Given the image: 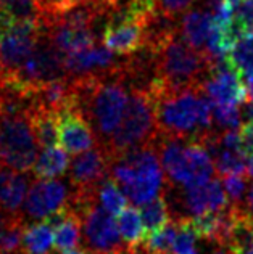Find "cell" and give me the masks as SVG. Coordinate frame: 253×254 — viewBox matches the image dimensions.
I'll return each mask as SVG.
<instances>
[{
    "instance_id": "obj_1",
    "label": "cell",
    "mask_w": 253,
    "mask_h": 254,
    "mask_svg": "<svg viewBox=\"0 0 253 254\" xmlns=\"http://www.w3.org/2000/svg\"><path fill=\"white\" fill-rule=\"evenodd\" d=\"M152 77L169 89L200 87L211 76L216 62L184 41L176 23L155 16L150 24L149 44Z\"/></svg>"
},
{
    "instance_id": "obj_2",
    "label": "cell",
    "mask_w": 253,
    "mask_h": 254,
    "mask_svg": "<svg viewBox=\"0 0 253 254\" xmlns=\"http://www.w3.org/2000/svg\"><path fill=\"white\" fill-rule=\"evenodd\" d=\"M132 82L131 57L126 68L113 74L73 79L78 108L94 129L98 145L105 146L108 143L121 124Z\"/></svg>"
},
{
    "instance_id": "obj_3",
    "label": "cell",
    "mask_w": 253,
    "mask_h": 254,
    "mask_svg": "<svg viewBox=\"0 0 253 254\" xmlns=\"http://www.w3.org/2000/svg\"><path fill=\"white\" fill-rule=\"evenodd\" d=\"M149 87L155 98L158 135L198 142L213 129V102L200 87L169 89L157 79Z\"/></svg>"
},
{
    "instance_id": "obj_4",
    "label": "cell",
    "mask_w": 253,
    "mask_h": 254,
    "mask_svg": "<svg viewBox=\"0 0 253 254\" xmlns=\"http://www.w3.org/2000/svg\"><path fill=\"white\" fill-rule=\"evenodd\" d=\"M110 177L119 184L132 206L153 201L166 190L157 142L132 150L111 161Z\"/></svg>"
},
{
    "instance_id": "obj_5",
    "label": "cell",
    "mask_w": 253,
    "mask_h": 254,
    "mask_svg": "<svg viewBox=\"0 0 253 254\" xmlns=\"http://www.w3.org/2000/svg\"><path fill=\"white\" fill-rule=\"evenodd\" d=\"M157 138L158 127L155 98L149 82H132L123 121L113 133L110 142L105 145V148L113 161L132 150L157 142Z\"/></svg>"
},
{
    "instance_id": "obj_6",
    "label": "cell",
    "mask_w": 253,
    "mask_h": 254,
    "mask_svg": "<svg viewBox=\"0 0 253 254\" xmlns=\"http://www.w3.org/2000/svg\"><path fill=\"white\" fill-rule=\"evenodd\" d=\"M83 217L84 248L92 254H132L123 243L118 224L97 199V190L84 195L71 193V203Z\"/></svg>"
},
{
    "instance_id": "obj_7",
    "label": "cell",
    "mask_w": 253,
    "mask_h": 254,
    "mask_svg": "<svg viewBox=\"0 0 253 254\" xmlns=\"http://www.w3.org/2000/svg\"><path fill=\"white\" fill-rule=\"evenodd\" d=\"M39 148L28 111L0 115V168L31 174Z\"/></svg>"
},
{
    "instance_id": "obj_8",
    "label": "cell",
    "mask_w": 253,
    "mask_h": 254,
    "mask_svg": "<svg viewBox=\"0 0 253 254\" xmlns=\"http://www.w3.org/2000/svg\"><path fill=\"white\" fill-rule=\"evenodd\" d=\"M155 18L145 19L131 16L124 11H113L105 19L100 31V42L119 57H132L149 44L150 24Z\"/></svg>"
},
{
    "instance_id": "obj_9",
    "label": "cell",
    "mask_w": 253,
    "mask_h": 254,
    "mask_svg": "<svg viewBox=\"0 0 253 254\" xmlns=\"http://www.w3.org/2000/svg\"><path fill=\"white\" fill-rule=\"evenodd\" d=\"M71 203V190L62 180H32L28 196L23 204V216L32 220H45L53 214L68 208Z\"/></svg>"
},
{
    "instance_id": "obj_10",
    "label": "cell",
    "mask_w": 253,
    "mask_h": 254,
    "mask_svg": "<svg viewBox=\"0 0 253 254\" xmlns=\"http://www.w3.org/2000/svg\"><path fill=\"white\" fill-rule=\"evenodd\" d=\"M129 57H119L103 45H94L63 57L66 76L71 79L106 76L126 68Z\"/></svg>"
},
{
    "instance_id": "obj_11",
    "label": "cell",
    "mask_w": 253,
    "mask_h": 254,
    "mask_svg": "<svg viewBox=\"0 0 253 254\" xmlns=\"http://www.w3.org/2000/svg\"><path fill=\"white\" fill-rule=\"evenodd\" d=\"M111 158L105 146L97 145L84 151L71 161L70 185L73 193L95 191L106 177H110Z\"/></svg>"
},
{
    "instance_id": "obj_12",
    "label": "cell",
    "mask_w": 253,
    "mask_h": 254,
    "mask_svg": "<svg viewBox=\"0 0 253 254\" xmlns=\"http://www.w3.org/2000/svg\"><path fill=\"white\" fill-rule=\"evenodd\" d=\"M202 92L216 105H244L249 90L242 74L231 64L228 58L216 62L211 76L200 85Z\"/></svg>"
},
{
    "instance_id": "obj_13",
    "label": "cell",
    "mask_w": 253,
    "mask_h": 254,
    "mask_svg": "<svg viewBox=\"0 0 253 254\" xmlns=\"http://www.w3.org/2000/svg\"><path fill=\"white\" fill-rule=\"evenodd\" d=\"M177 201L184 211L182 219L202 217L210 212L226 211L231 206L228 193H226L219 179H213L205 185L179 189Z\"/></svg>"
},
{
    "instance_id": "obj_14",
    "label": "cell",
    "mask_w": 253,
    "mask_h": 254,
    "mask_svg": "<svg viewBox=\"0 0 253 254\" xmlns=\"http://www.w3.org/2000/svg\"><path fill=\"white\" fill-rule=\"evenodd\" d=\"M58 140L68 155H81L98 145L94 129L79 108L65 110L58 115Z\"/></svg>"
},
{
    "instance_id": "obj_15",
    "label": "cell",
    "mask_w": 253,
    "mask_h": 254,
    "mask_svg": "<svg viewBox=\"0 0 253 254\" xmlns=\"http://www.w3.org/2000/svg\"><path fill=\"white\" fill-rule=\"evenodd\" d=\"M157 146L168 190L192 187V174L189 169L187 156H185L187 142L181 138L158 135Z\"/></svg>"
},
{
    "instance_id": "obj_16",
    "label": "cell",
    "mask_w": 253,
    "mask_h": 254,
    "mask_svg": "<svg viewBox=\"0 0 253 254\" xmlns=\"http://www.w3.org/2000/svg\"><path fill=\"white\" fill-rule=\"evenodd\" d=\"M31 174L0 168V209L11 216H21V206L32 184Z\"/></svg>"
},
{
    "instance_id": "obj_17",
    "label": "cell",
    "mask_w": 253,
    "mask_h": 254,
    "mask_svg": "<svg viewBox=\"0 0 253 254\" xmlns=\"http://www.w3.org/2000/svg\"><path fill=\"white\" fill-rule=\"evenodd\" d=\"M45 36L52 42V45L62 53V55H70L85 49H90L98 44L100 36L95 29H79L70 28V26H49L44 28Z\"/></svg>"
},
{
    "instance_id": "obj_18",
    "label": "cell",
    "mask_w": 253,
    "mask_h": 254,
    "mask_svg": "<svg viewBox=\"0 0 253 254\" xmlns=\"http://www.w3.org/2000/svg\"><path fill=\"white\" fill-rule=\"evenodd\" d=\"M213 28V13L206 8H192L179 18L177 31L190 47L198 52H206L210 32Z\"/></svg>"
},
{
    "instance_id": "obj_19",
    "label": "cell",
    "mask_w": 253,
    "mask_h": 254,
    "mask_svg": "<svg viewBox=\"0 0 253 254\" xmlns=\"http://www.w3.org/2000/svg\"><path fill=\"white\" fill-rule=\"evenodd\" d=\"M83 238V217L70 204L65 211L62 220L53 227V240H55V251L58 254L68 253L79 248Z\"/></svg>"
},
{
    "instance_id": "obj_20",
    "label": "cell",
    "mask_w": 253,
    "mask_h": 254,
    "mask_svg": "<svg viewBox=\"0 0 253 254\" xmlns=\"http://www.w3.org/2000/svg\"><path fill=\"white\" fill-rule=\"evenodd\" d=\"M28 115L31 119L32 129H34L36 138L39 146L44 148H52L60 143L58 140V115L52 110L37 103H31Z\"/></svg>"
},
{
    "instance_id": "obj_21",
    "label": "cell",
    "mask_w": 253,
    "mask_h": 254,
    "mask_svg": "<svg viewBox=\"0 0 253 254\" xmlns=\"http://www.w3.org/2000/svg\"><path fill=\"white\" fill-rule=\"evenodd\" d=\"M55 240H53V227L41 222L26 224L21 238V251L19 254H55Z\"/></svg>"
},
{
    "instance_id": "obj_22",
    "label": "cell",
    "mask_w": 253,
    "mask_h": 254,
    "mask_svg": "<svg viewBox=\"0 0 253 254\" xmlns=\"http://www.w3.org/2000/svg\"><path fill=\"white\" fill-rule=\"evenodd\" d=\"M71 159L63 148L52 146L44 148L34 163V168L31 171V176L39 180H50L65 176L66 171H70Z\"/></svg>"
},
{
    "instance_id": "obj_23",
    "label": "cell",
    "mask_w": 253,
    "mask_h": 254,
    "mask_svg": "<svg viewBox=\"0 0 253 254\" xmlns=\"http://www.w3.org/2000/svg\"><path fill=\"white\" fill-rule=\"evenodd\" d=\"M118 230L123 243L132 254H137L139 248L147 238V232L141 217V211L136 206H128L121 214H118Z\"/></svg>"
},
{
    "instance_id": "obj_24",
    "label": "cell",
    "mask_w": 253,
    "mask_h": 254,
    "mask_svg": "<svg viewBox=\"0 0 253 254\" xmlns=\"http://www.w3.org/2000/svg\"><path fill=\"white\" fill-rule=\"evenodd\" d=\"M185 156H187L189 169L192 174V187L205 185L215 179V161L208 151L198 142H187L185 146Z\"/></svg>"
},
{
    "instance_id": "obj_25",
    "label": "cell",
    "mask_w": 253,
    "mask_h": 254,
    "mask_svg": "<svg viewBox=\"0 0 253 254\" xmlns=\"http://www.w3.org/2000/svg\"><path fill=\"white\" fill-rule=\"evenodd\" d=\"M141 217L145 227V232H147V237L162 230L166 224L171 222L172 217H171L169 201L166 199V190L158 198L153 199V201L142 206Z\"/></svg>"
},
{
    "instance_id": "obj_26",
    "label": "cell",
    "mask_w": 253,
    "mask_h": 254,
    "mask_svg": "<svg viewBox=\"0 0 253 254\" xmlns=\"http://www.w3.org/2000/svg\"><path fill=\"white\" fill-rule=\"evenodd\" d=\"M97 199L102 208L111 216L121 214L128 208V196H126V193L119 187V184L115 182L111 177H106L97 187Z\"/></svg>"
},
{
    "instance_id": "obj_27",
    "label": "cell",
    "mask_w": 253,
    "mask_h": 254,
    "mask_svg": "<svg viewBox=\"0 0 253 254\" xmlns=\"http://www.w3.org/2000/svg\"><path fill=\"white\" fill-rule=\"evenodd\" d=\"M0 15L11 19L42 21L39 0H0Z\"/></svg>"
},
{
    "instance_id": "obj_28",
    "label": "cell",
    "mask_w": 253,
    "mask_h": 254,
    "mask_svg": "<svg viewBox=\"0 0 253 254\" xmlns=\"http://www.w3.org/2000/svg\"><path fill=\"white\" fill-rule=\"evenodd\" d=\"M231 64L241 72L242 77L253 72V36L241 39L228 55Z\"/></svg>"
},
{
    "instance_id": "obj_29",
    "label": "cell",
    "mask_w": 253,
    "mask_h": 254,
    "mask_svg": "<svg viewBox=\"0 0 253 254\" xmlns=\"http://www.w3.org/2000/svg\"><path fill=\"white\" fill-rule=\"evenodd\" d=\"M215 168L219 176H244L247 174V159L241 153L223 150L215 158Z\"/></svg>"
},
{
    "instance_id": "obj_30",
    "label": "cell",
    "mask_w": 253,
    "mask_h": 254,
    "mask_svg": "<svg viewBox=\"0 0 253 254\" xmlns=\"http://www.w3.org/2000/svg\"><path fill=\"white\" fill-rule=\"evenodd\" d=\"M213 121L219 130H237L242 124V115L236 105L213 103Z\"/></svg>"
},
{
    "instance_id": "obj_31",
    "label": "cell",
    "mask_w": 253,
    "mask_h": 254,
    "mask_svg": "<svg viewBox=\"0 0 253 254\" xmlns=\"http://www.w3.org/2000/svg\"><path fill=\"white\" fill-rule=\"evenodd\" d=\"M197 2L198 0H155V13L165 21L176 23V19L192 10Z\"/></svg>"
},
{
    "instance_id": "obj_32",
    "label": "cell",
    "mask_w": 253,
    "mask_h": 254,
    "mask_svg": "<svg viewBox=\"0 0 253 254\" xmlns=\"http://www.w3.org/2000/svg\"><path fill=\"white\" fill-rule=\"evenodd\" d=\"M179 220V232L174 242L172 254H187L195 251L198 235L192 225V219H176Z\"/></svg>"
},
{
    "instance_id": "obj_33",
    "label": "cell",
    "mask_w": 253,
    "mask_h": 254,
    "mask_svg": "<svg viewBox=\"0 0 253 254\" xmlns=\"http://www.w3.org/2000/svg\"><path fill=\"white\" fill-rule=\"evenodd\" d=\"M249 174L244 176H224L223 177V187L228 193L229 203L232 206H244L245 195L249 193Z\"/></svg>"
},
{
    "instance_id": "obj_34",
    "label": "cell",
    "mask_w": 253,
    "mask_h": 254,
    "mask_svg": "<svg viewBox=\"0 0 253 254\" xmlns=\"http://www.w3.org/2000/svg\"><path fill=\"white\" fill-rule=\"evenodd\" d=\"M21 220H24L23 214L21 216H11V214H6L0 209V245H2L6 233H8L18 222H21Z\"/></svg>"
},
{
    "instance_id": "obj_35",
    "label": "cell",
    "mask_w": 253,
    "mask_h": 254,
    "mask_svg": "<svg viewBox=\"0 0 253 254\" xmlns=\"http://www.w3.org/2000/svg\"><path fill=\"white\" fill-rule=\"evenodd\" d=\"M102 2L106 8H108V11L113 13V11H118V10L124 8V6H128L132 2H136V0H102Z\"/></svg>"
},
{
    "instance_id": "obj_36",
    "label": "cell",
    "mask_w": 253,
    "mask_h": 254,
    "mask_svg": "<svg viewBox=\"0 0 253 254\" xmlns=\"http://www.w3.org/2000/svg\"><path fill=\"white\" fill-rule=\"evenodd\" d=\"M200 2L203 3V8L210 10L211 13H215L219 6L224 3V0H200Z\"/></svg>"
},
{
    "instance_id": "obj_37",
    "label": "cell",
    "mask_w": 253,
    "mask_h": 254,
    "mask_svg": "<svg viewBox=\"0 0 253 254\" xmlns=\"http://www.w3.org/2000/svg\"><path fill=\"white\" fill-rule=\"evenodd\" d=\"M211 254H234L228 246H215V250L211 251Z\"/></svg>"
},
{
    "instance_id": "obj_38",
    "label": "cell",
    "mask_w": 253,
    "mask_h": 254,
    "mask_svg": "<svg viewBox=\"0 0 253 254\" xmlns=\"http://www.w3.org/2000/svg\"><path fill=\"white\" fill-rule=\"evenodd\" d=\"M244 2H245V0H224V3H226V5H229L231 8H234V10H237L239 6H241Z\"/></svg>"
},
{
    "instance_id": "obj_39",
    "label": "cell",
    "mask_w": 253,
    "mask_h": 254,
    "mask_svg": "<svg viewBox=\"0 0 253 254\" xmlns=\"http://www.w3.org/2000/svg\"><path fill=\"white\" fill-rule=\"evenodd\" d=\"M63 254H90V251H89V250H85L84 246H83V248H76V250L68 251V253H63Z\"/></svg>"
},
{
    "instance_id": "obj_40",
    "label": "cell",
    "mask_w": 253,
    "mask_h": 254,
    "mask_svg": "<svg viewBox=\"0 0 253 254\" xmlns=\"http://www.w3.org/2000/svg\"><path fill=\"white\" fill-rule=\"evenodd\" d=\"M3 97H5V90L3 87L0 85V110H2V103H3Z\"/></svg>"
},
{
    "instance_id": "obj_41",
    "label": "cell",
    "mask_w": 253,
    "mask_h": 254,
    "mask_svg": "<svg viewBox=\"0 0 253 254\" xmlns=\"http://www.w3.org/2000/svg\"><path fill=\"white\" fill-rule=\"evenodd\" d=\"M187 254H198L197 251H192V253H187Z\"/></svg>"
}]
</instances>
